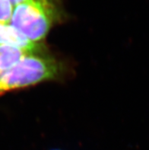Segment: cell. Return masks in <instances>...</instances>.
Here are the masks:
<instances>
[{"label": "cell", "mask_w": 149, "mask_h": 150, "mask_svg": "<svg viewBox=\"0 0 149 150\" xmlns=\"http://www.w3.org/2000/svg\"><path fill=\"white\" fill-rule=\"evenodd\" d=\"M59 0H23L14 7L11 24L30 41L44 39L59 17Z\"/></svg>", "instance_id": "1"}, {"label": "cell", "mask_w": 149, "mask_h": 150, "mask_svg": "<svg viewBox=\"0 0 149 150\" xmlns=\"http://www.w3.org/2000/svg\"><path fill=\"white\" fill-rule=\"evenodd\" d=\"M60 70L56 59L28 54L12 68L0 74V93L53 79Z\"/></svg>", "instance_id": "2"}, {"label": "cell", "mask_w": 149, "mask_h": 150, "mask_svg": "<svg viewBox=\"0 0 149 150\" xmlns=\"http://www.w3.org/2000/svg\"><path fill=\"white\" fill-rule=\"evenodd\" d=\"M0 44L20 48L31 54H34L39 50L37 43L30 41L11 24H0Z\"/></svg>", "instance_id": "3"}, {"label": "cell", "mask_w": 149, "mask_h": 150, "mask_svg": "<svg viewBox=\"0 0 149 150\" xmlns=\"http://www.w3.org/2000/svg\"><path fill=\"white\" fill-rule=\"evenodd\" d=\"M28 54L31 53L12 46L0 44V74L12 68Z\"/></svg>", "instance_id": "4"}, {"label": "cell", "mask_w": 149, "mask_h": 150, "mask_svg": "<svg viewBox=\"0 0 149 150\" xmlns=\"http://www.w3.org/2000/svg\"><path fill=\"white\" fill-rule=\"evenodd\" d=\"M14 6L8 0H0V24H10Z\"/></svg>", "instance_id": "5"}, {"label": "cell", "mask_w": 149, "mask_h": 150, "mask_svg": "<svg viewBox=\"0 0 149 150\" xmlns=\"http://www.w3.org/2000/svg\"><path fill=\"white\" fill-rule=\"evenodd\" d=\"M10 2H11L12 5L14 6V7H15V6H17V5H18L20 2H21L23 1V0H8Z\"/></svg>", "instance_id": "6"}]
</instances>
